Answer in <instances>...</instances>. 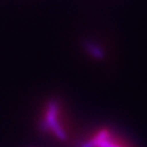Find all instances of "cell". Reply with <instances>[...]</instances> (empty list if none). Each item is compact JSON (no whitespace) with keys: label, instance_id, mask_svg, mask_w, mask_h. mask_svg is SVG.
<instances>
[{"label":"cell","instance_id":"7a4b0ae2","mask_svg":"<svg viewBox=\"0 0 147 147\" xmlns=\"http://www.w3.org/2000/svg\"><path fill=\"white\" fill-rule=\"evenodd\" d=\"M81 147H122L113 143L108 131L102 130L91 140L83 143Z\"/></svg>","mask_w":147,"mask_h":147},{"label":"cell","instance_id":"6da1fadb","mask_svg":"<svg viewBox=\"0 0 147 147\" xmlns=\"http://www.w3.org/2000/svg\"><path fill=\"white\" fill-rule=\"evenodd\" d=\"M57 115H58L57 104L55 102H51L47 110L45 121L43 122V125H42V129L45 130H48V129L52 130L59 139L64 140L67 138V135L65 131L62 129L61 126L59 125L57 120Z\"/></svg>","mask_w":147,"mask_h":147}]
</instances>
